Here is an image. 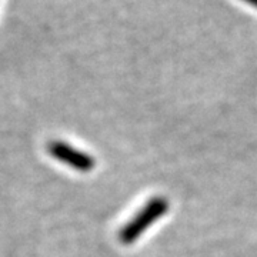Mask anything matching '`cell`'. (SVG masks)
Wrapping results in <instances>:
<instances>
[{
  "mask_svg": "<svg viewBox=\"0 0 257 257\" xmlns=\"http://www.w3.org/2000/svg\"><path fill=\"white\" fill-rule=\"evenodd\" d=\"M169 210L167 199L157 196L150 199L149 202L138 211V214L130 219L124 224V227L119 231V240L123 244L135 243L149 227H152L159 219H162Z\"/></svg>",
  "mask_w": 257,
  "mask_h": 257,
  "instance_id": "1",
  "label": "cell"
},
{
  "mask_svg": "<svg viewBox=\"0 0 257 257\" xmlns=\"http://www.w3.org/2000/svg\"><path fill=\"white\" fill-rule=\"evenodd\" d=\"M47 150H49L50 156L55 157L56 160L70 166L77 172L87 173L94 169V159L89 153H84L82 150L72 147L64 142H59V140L50 142Z\"/></svg>",
  "mask_w": 257,
  "mask_h": 257,
  "instance_id": "2",
  "label": "cell"
},
{
  "mask_svg": "<svg viewBox=\"0 0 257 257\" xmlns=\"http://www.w3.org/2000/svg\"><path fill=\"white\" fill-rule=\"evenodd\" d=\"M243 2H246L248 5H251V6H254L257 9V0H243Z\"/></svg>",
  "mask_w": 257,
  "mask_h": 257,
  "instance_id": "3",
  "label": "cell"
}]
</instances>
